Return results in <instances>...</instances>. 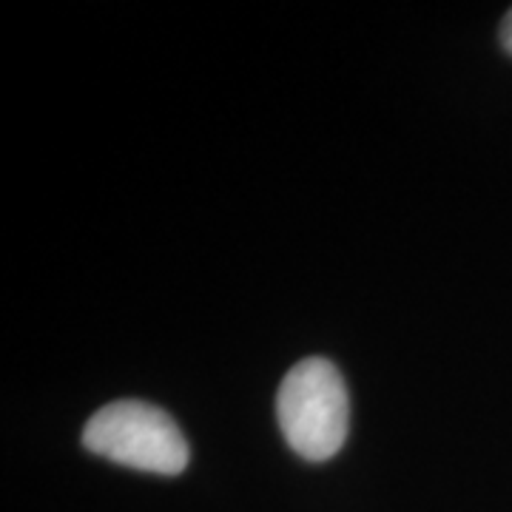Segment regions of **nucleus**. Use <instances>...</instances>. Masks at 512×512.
<instances>
[{"label": "nucleus", "instance_id": "nucleus-1", "mask_svg": "<svg viewBox=\"0 0 512 512\" xmlns=\"http://www.w3.org/2000/svg\"><path fill=\"white\" fill-rule=\"evenodd\" d=\"M279 430L305 461H328L348 439L350 396L339 367L328 359H302L288 370L276 393Z\"/></svg>", "mask_w": 512, "mask_h": 512}, {"label": "nucleus", "instance_id": "nucleus-2", "mask_svg": "<svg viewBox=\"0 0 512 512\" xmlns=\"http://www.w3.org/2000/svg\"><path fill=\"white\" fill-rule=\"evenodd\" d=\"M83 447L94 456L154 476H180L191 461L180 424L140 399L100 407L83 427Z\"/></svg>", "mask_w": 512, "mask_h": 512}, {"label": "nucleus", "instance_id": "nucleus-3", "mask_svg": "<svg viewBox=\"0 0 512 512\" xmlns=\"http://www.w3.org/2000/svg\"><path fill=\"white\" fill-rule=\"evenodd\" d=\"M501 46H504L507 55H512V9L501 20Z\"/></svg>", "mask_w": 512, "mask_h": 512}]
</instances>
